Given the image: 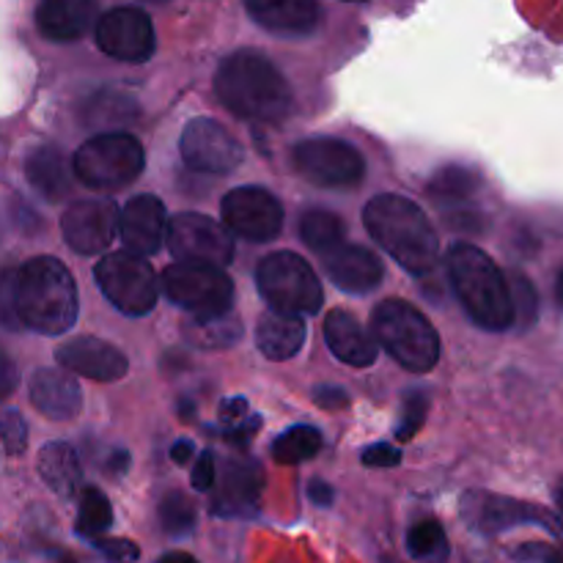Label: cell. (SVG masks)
Here are the masks:
<instances>
[{
    "mask_svg": "<svg viewBox=\"0 0 563 563\" xmlns=\"http://www.w3.org/2000/svg\"><path fill=\"white\" fill-rule=\"evenodd\" d=\"M313 401L324 410H339V407H346V390L335 388V385H322V388L313 390Z\"/></svg>",
    "mask_w": 563,
    "mask_h": 563,
    "instance_id": "45",
    "label": "cell"
},
{
    "mask_svg": "<svg viewBox=\"0 0 563 563\" xmlns=\"http://www.w3.org/2000/svg\"><path fill=\"white\" fill-rule=\"evenodd\" d=\"M322 451V434L317 427H291L273 443V460L280 465H300Z\"/></svg>",
    "mask_w": 563,
    "mask_h": 563,
    "instance_id": "31",
    "label": "cell"
},
{
    "mask_svg": "<svg viewBox=\"0 0 563 563\" xmlns=\"http://www.w3.org/2000/svg\"><path fill=\"white\" fill-rule=\"evenodd\" d=\"M159 526L170 537H187L196 528V504L185 493H168L159 504Z\"/></svg>",
    "mask_w": 563,
    "mask_h": 563,
    "instance_id": "35",
    "label": "cell"
},
{
    "mask_svg": "<svg viewBox=\"0 0 563 563\" xmlns=\"http://www.w3.org/2000/svg\"><path fill=\"white\" fill-rule=\"evenodd\" d=\"M55 361L66 372H75L93 383H115V379L126 377V368H130L126 357L97 335H80V339L60 344L55 350Z\"/></svg>",
    "mask_w": 563,
    "mask_h": 563,
    "instance_id": "18",
    "label": "cell"
},
{
    "mask_svg": "<svg viewBox=\"0 0 563 563\" xmlns=\"http://www.w3.org/2000/svg\"><path fill=\"white\" fill-rule=\"evenodd\" d=\"M517 559L537 563H563V544H559V548H553V544H526V548L517 550Z\"/></svg>",
    "mask_w": 563,
    "mask_h": 563,
    "instance_id": "43",
    "label": "cell"
},
{
    "mask_svg": "<svg viewBox=\"0 0 563 563\" xmlns=\"http://www.w3.org/2000/svg\"><path fill=\"white\" fill-rule=\"evenodd\" d=\"M25 176L38 196L49 203L64 201L71 192V168L64 154L53 146L33 148L25 159Z\"/></svg>",
    "mask_w": 563,
    "mask_h": 563,
    "instance_id": "26",
    "label": "cell"
},
{
    "mask_svg": "<svg viewBox=\"0 0 563 563\" xmlns=\"http://www.w3.org/2000/svg\"><path fill=\"white\" fill-rule=\"evenodd\" d=\"M324 341H328L330 352H333L339 361H344L346 366L368 368L377 361L379 344L363 330V324L357 322L350 311H344V308H333V311L324 317Z\"/></svg>",
    "mask_w": 563,
    "mask_h": 563,
    "instance_id": "23",
    "label": "cell"
},
{
    "mask_svg": "<svg viewBox=\"0 0 563 563\" xmlns=\"http://www.w3.org/2000/svg\"><path fill=\"white\" fill-rule=\"evenodd\" d=\"M262 427V418H247V423L245 427H236V423H231V429H229V434H225V440H229V443H234V445H245L247 440L253 438V432H256V429Z\"/></svg>",
    "mask_w": 563,
    "mask_h": 563,
    "instance_id": "46",
    "label": "cell"
},
{
    "mask_svg": "<svg viewBox=\"0 0 563 563\" xmlns=\"http://www.w3.org/2000/svg\"><path fill=\"white\" fill-rule=\"evenodd\" d=\"M38 476L44 478L49 489H53L58 498L71 500L80 493L82 484V471L80 460H77V451L69 443H47L38 451Z\"/></svg>",
    "mask_w": 563,
    "mask_h": 563,
    "instance_id": "27",
    "label": "cell"
},
{
    "mask_svg": "<svg viewBox=\"0 0 563 563\" xmlns=\"http://www.w3.org/2000/svg\"><path fill=\"white\" fill-rule=\"evenodd\" d=\"M185 335L201 350H225L242 339V322L231 317V311L220 313V317H192V322L185 328Z\"/></svg>",
    "mask_w": 563,
    "mask_h": 563,
    "instance_id": "28",
    "label": "cell"
},
{
    "mask_svg": "<svg viewBox=\"0 0 563 563\" xmlns=\"http://www.w3.org/2000/svg\"><path fill=\"white\" fill-rule=\"evenodd\" d=\"M245 9L264 31L289 38L311 36L322 20L317 0H245Z\"/></svg>",
    "mask_w": 563,
    "mask_h": 563,
    "instance_id": "21",
    "label": "cell"
},
{
    "mask_svg": "<svg viewBox=\"0 0 563 563\" xmlns=\"http://www.w3.org/2000/svg\"><path fill=\"white\" fill-rule=\"evenodd\" d=\"M168 214L165 203L157 196H135L126 201L119 214V231L126 251L137 256H154L163 247Z\"/></svg>",
    "mask_w": 563,
    "mask_h": 563,
    "instance_id": "19",
    "label": "cell"
},
{
    "mask_svg": "<svg viewBox=\"0 0 563 563\" xmlns=\"http://www.w3.org/2000/svg\"><path fill=\"white\" fill-rule=\"evenodd\" d=\"M181 159L198 174L225 176L245 159L242 143L214 119H192L181 132Z\"/></svg>",
    "mask_w": 563,
    "mask_h": 563,
    "instance_id": "14",
    "label": "cell"
},
{
    "mask_svg": "<svg viewBox=\"0 0 563 563\" xmlns=\"http://www.w3.org/2000/svg\"><path fill=\"white\" fill-rule=\"evenodd\" d=\"M214 91L236 119L275 124L291 110V88L278 66L258 49H236L220 64Z\"/></svg>",
    "mask_w": 563,
    "mask_h": 563,
    "instance_id": "1",
    "label": "cell"
},
{
    "mask_svg": "<svg viewBox=\"0 0 563 563\" xmlns=\"http://www.w3.org/2000/svg\"><path fill=\"white\" fill-rule=\"evenodd\" d=\"M462 515H465L467 526L476 528V531L482 533H500V531H509V528L515 526H539V528H548L550 533H555V537L563 539V526L559 517L539 509V506L520 504V500H511V498H498V495H487V493L465 495Z\"/></svg>",
    "mask_w": 563,
    "mask_h": 563,
    "instance_id": "15",
    "label": "cell"
},
{
    "mask_svg": "<svg viewBox=\"0 0 563 563\" xmlns=\"http://www.w3.org/2000/svg\"><path fill=\"white\" fill-rule=\"evenodd\" d=\"M97 20V0H42L36 27L47 42H77Z\"/></svg>",
    "mask_w": 563,
    "mask_h": 563,
    "instance_id": "24",
    "label": "cell"
},
{
    "mask_svg": "<svg viewBox=\"0 0 563 563\" xmlns=\"http://www.w3.org/2000/svg\"><path fill=\"white\" fill-rule=\"evenodd\" d=\"M264 473L247 456H229L214 476L212 515L218 517H256L262 500Z\"/></svg>",
    "mask_w": 563,
    "mask_h": 563,
    "instance_id": "17",
    "label": "cell"
},
{
    "mask_svg": "<svg viewBox=\"0 0 563 563\" xmlns=\"http://www.w3.org/2000/svg\"><path fill=\"white\" fill-rule=\"evenodd\" d=\"M93 548L108 563H135L141 555L137 544L126 542V539H93Z\"/></svg>",
    "mask_w": 563,
    "mask_h": 563,
    "instance_id": "40",
    "label": "cell"
},
{
    "mask_svg": "<svg viewBox=\"0 0 563 563\" xmlns=\"http://www.w3.org/2000/svg\"><path fill=\"white\" fill-rule=\"evenodd\" d=\"M401 462L399 449L390 443H374L363 451V465L368 467H396Z\"/></svg>",
    "mask_w": 563,
    "mask_h": 563,
    "instance_id": "42",
    "label": "cell"
},
{
    "mask_svg": "<svg viewBox=\"0 0 563 563\" xmlns=\"http://www.w3.org/2000/svg\"><path fill=\"white\" fill-rule=\"evenodd\" d=\"M31 401L49 421H71L82 410V390L66 368H38L31 377Z\"/></svg>",
    "mask_w": 563,
    "mask_h": 563,
    "instance_id": "22",
    "label": "cell"
},
{
    "mask_svg": "<svg viewBox=\"0 0 563 563\" xmlns=\"http://www.w3.org/2000/svg\"><path fill=\"white\" fill-rule=\"evenodd\" d=\"M16 383H20V372H16L14 361L0 350V401L14 394Z\"/></svg>",
    "mask_w": 563,
    "mask_h": 563,
    "instance_id": "44",
    "label": "cell"
},
{
    "mask_svg": "<svg viewBox=\"0 0 563 563\" xmlns=\"http://www.w3.org/2000/svg\"><path fill=\"white\" fill-rule=\"evenodd\" d=\"M220 212L225 229L245 242H273L284 229V207L264 187L245 185L225 192Z\"/></svg>",
    "mask_w": 563,
    "mask_h": 563,
    "instance_id": "11",
    "label": "cell"
},
{
    "mask_svg": "<svg viewBox=\"0 0 563 563\" xmlns=\"http://www.w3.org/2000/svg\"><path fill=\"white\" fill-rule=\"evenodd\" d=\"M137 119V108L130 97L115 91H102L88 102L86 121L91 126H102L108 132H119V126L132 124Z\"/></svg>",
    "mask_w": 563,
    "mask_h": 563,
    "instance_id": "30",
    "label": "cell"
},
{
    "mask_svg": "<svg viewBox=\"0 0 563 563\" xmlns=\"http://www.w3.org/2000/svg\"><path fill=\"white\" fill-rule=\"evenodd\" d=\"M363 223L379 247L407 273L427 275L438 267L440 242L427 212L405 196L372 198L363 209Z\"/></svg>",
    "mask_w": 563,
    "mask_h": 563,
    "instance_id": "2",
    "label": "cell"
},
{
    "mask_svg": "<svg viewBox=\"0 0 563 563\" xmlns=\"http://www.w3.org/2000/svg\"><path fill=\"white\" fill-rule=\"evenodd\" d=\"M308 339L300 313H284L269 308L256 328V344L267 361H289L302 350Z\"/></svg>",
    "mask_w": 563,
    "mask_h": 563,
    "instance_id": "25",
    "label": "cell"
},
{
    "mask_svg": "<svg viewBox=\"0 0 563 563\" xmlns=\"http://www.w3.org/2000/svg\"><path fill=\"white\" fill-rule=\"evenodd\" d=\"M374 341L401 368L427 374L440 361V335L434 324L405 300H385L374 308Z\"/></svg>",
    "mask_w": 563,
    "mask_h": 563,
    "instance_id": "5",
    "label": "cell"
},
{
    "mask_svg": "<svg viewBox=\"0 0 563 563\" xmlns=\"http://www.w3.org/2000/svg\"><path fill=\"white\" fill-rule=\"evenodd\" d=\"M256 286L273 311L317 313L324 302L322 284L311 264L291 251L264 256L256 267Z\"/></svg>",
    "mask_w": 563,
    "mask_h": 563,
    "instance_id": "7",
    "label": "cell"
},
{
    "mask_svg": "<svg viewBox=\"0 0 563 563\" xmlns=\"http://www.w3.org/2000/svg\"><path fill=\"white\" fill-rule=\"evenodd\" d=\"M449 278L467 317L489 333H504L515 324V302L506 275L476 245L460 242L449 251Z\"/></svg>",
    "mask_w": 563,
    "mask_h": 563,
    "instance_id": "4",
    "label": "cell"
},
{
    "mask_svg": "<svg viewBox=\"0 0 563 563\" xmlns=\"http://www.w3.org/2000/svg\"><path fill=\"white\" fill-rule=\"evenodd\" d=\"M478 185H482V179H478L471 168L445 165V168H440L438 174L432 176V181H429V196H432L434 201L460 203L467 201L471 196H476Z\"/></svg>",
    "mask_w": 563,
    "mask_h": 563,
    "instance_id": "32",
    "label": "cell"
},
{
    "mask_svg": "<svg viewBox=\"0 0 563 563\" xmlns=\"http://www.w3.org/2000/svg\"><path fill=\"white\" fill-rule=\"evenodd\" d=\"M165 240H168V251L179 262L225 267L234 256V240L229 236V231L207 214H176L165 229Z\"/></svg>",
    "mask_w": 563,
    "mask_h": 563,
    "instance_id": "12",
    "label": "cell"
},
{
    "mask_svg": "<svg viewBox=\"0 0 563 563\" xmlns=\"http://www.w3.org/2000/svg\"><path fill=\"white\" fill-rule=\"evenodd\" d=\"M192 454H196V449H192L190 440H176V443L170 445V456H174L176 465H187Z\"/></svg>",
    "mask_w": 563,
    "mask_h": 563,
    "instance_id": "49",
    "label": "cell"
},
{
    "mask_svg": "<svg viewBox=\"0 0 563 563\" xmlns=\"http://www.w3.org/2000/svg\"><path fill=\"white\" fill-rule=\"evenodd\" d=\"M245 412H247L245 399H229L223 401V407H220V418H223L225 423H240L242 418H245Z\"/></svg>",
    "mask_w": 563,
    "mask_h": 563,
    "instance_id": "47",
    "label": "cell"
},
{
    "mask_svg": "<svg viewBox=\"0 0 563 563\" xmlns=\"http://www.w3.org/2000/svg\"><path fill=\"white\" fill-rule=\"evenodd\" d=\"M97 44L110 58L146 64L157 49V36L146 11L135 5H115L97 20Z\"/></svg>",
    "mask_w": 563,
    "mask_h": 563,
    "instance_id": "13",
    "label": "cell"
},
{
    "mask_svg": "<svg viewBox=\"0 0 563 563\" xmlns=\"http://www.w3.org/2000/svg\"><path fill=\"white\" fill-rule=\"evenodd\" d=\"M119 214L110 198H86L75 201L60 218V231H64L66 245L80 256H97L113 245L119 234Z\"/></svg>",
    "mask_w": 563,
    "mask_h": 563,
    "instance_id": "16",
    "label": "cell"
},
{
    "mask_svg": "<svg viewBox=\"0 0 563 563\" xmlns=\"http://www.w3.org/2000/svg\"><path fill=\"white\" fill-rule=\"evenodd\" d=\"M429 412V399L421 390H410L405 399V407H401V421L396 427V438L399 440H412L418 432H421L423 421H427Z\"/></svg>",
    "mask_w": 563,
    "mask_h": 563,
    "instance_id": "36",
    "label": "cell"
},
{
    "mask_svg": "<svg viewBox=\"0 0 563 563\" xmlns=\"http://www.w3.org/2000/svg\"><path fill=\"white\" fill-rule=\"evenodd\" d=\"M14 286H16V267H9L0 273V324L5 330H22L20 317H16V295H14Z\"/></svg>",
    "mask_w": 563,
    "mask_h": 563,
    "instance_id": "39",
    "label": "cell"
},
{
    "mask_svg": "<svg viewBox=\"0 0 563 563\" xmlns=\"http://www.w3.org/2000/svg\"><path fill=\"white\" fill-rule=\"evenodd\" d=\"M16 317L22 328L42 335H60L77 322V286L66 264L36 256L16 267Z\"/></svg>",
    "mask_w": 563,
    "mask_h": 563,
    "instance_id": "3",
    "label": "cell"
},
{
    "mask_svg": "<svg viewBox=\"0 0 563 563\" xmlns=\"http://www.w3.org/2000/svg\"><path fill=\"white\" fill-rule=\"evenodd\" d=\"M163 291L174 306L198 319L229 313L234 302V286L229 275L212 264H170L163 273Z\"/></svg>",
    "mask_w": 563,
    "mask_h": 563,
    "instance_id": "9",
    "label": "cell"
},
{
    "mask_svg": "<svg viewBox=\"0 0 563 563\" xmlns=\"http://www.w3.org/2000/svg\"><path fill=\"white\" fill-rule=\"evenodd\" d=\"M157 563H198V561L192 559L190 553H179V550H174V553H165Z\"/></svg>",
    "mask_w": 563,
    "mask_h": 563,
    "instance_id": "51",
    "label": "cell"
},
{
    "mask_svg": "<svg viewBox=\"0 0 563 563\" xmlns=\"http://www.w3.org/2000/svg\"><path fill=\"white\" fill-rule=\"evenodd\" d=\"M148 3H165V0H148Z\"/></svg>",
    "mask_w": 563,
    "mask_h": 563,
    "instance_id": "55",
    "label": "cell"
},
{
    "mask_svg": "<svg viewBox=\"0 0 563 563\" xmlns=\"http://www.w3.org/2000/svg\"><path fill=\"white\" fill-rule=\"evenodd\" d=\"M555 504H559V509L563 511V482L555 487Z\"/></svg>",
    "mask_w": 563,
    "mask_h": 563,
    "instance_id": "53",
    "label": "cell"
},
{
    "mask_svg": "<svg viewBox=\"0 0 563 563\" xmlns=\"http://www.w3.org/2000/svg\"><path fill=\"white\" fill-rule=\"evenodd\" d=\"M295 168L317 187H355L366 176V159L339 137H308L295 146Z\"/></svg>",
    "mask_w": 563,
    "mask_h": 563,
    "instance_id": "10",
    "label": "cell"
},
{
    "mask_svg": "<svg viewBox=\"0 0 563 563\" xmlns=\"http://www.w3.org/2000/svg\"><path fill=\"white\" fill-rule=\"evenodd\" d=\"M308 498H311L317 506H330L333 504V487L317 478V482L308 484Z\"/></svg>",
    "mask_w": 563,
    "mask_h": 563,
    "instance_id": "48",
    "label": "cell"
},
{
    "mask_svg": "<svg viewBox=\"0 0 563 563\" xmlns=\"http://www.w3.org/2000/svg\"><path fill=\"white\" fill-rule=\"evenodd\" d=\"M93 275L102 295L126 317H146L157 306L159 280L152 264L137 253H110L99 258Z\"/></svg>",
    "mask_w": 563,
    "mask_h": 563,
    "instance_id": "8",
    "label": "cell"
},
{
    "mask_svg": "<svg viewBox=\"0 0 563 563\" xmlns=\"http://www.w3.org/2000/svg\"><path fill=\"white\" fill-rule=\"evenodd\" d=\"M60 563H75V561H60Z\"/></svg>",
    "mask_w": 563,
    "mask_h": 563,
    "instance_id": "56",
    "label": "cell"
},
{
    "mask_svg": "<svg viewBox=\"0 0 563 563\" xmlns=\"http://www.w3.org/2000/svg\"><path fill=\"white\" fill-rule=\"evenodd\" d=\"M407 553L418 561L427 559H443L449 553V542H445V531L438 520H421L410 528L407 533Z\"/></svg>",
    "mask_w": 563,
    "mask_h": 563,
    "instance_id": "34",
    "label": "cell"
},
{
    "mask_svg": "<svg viewBox=\"0 0 563 563\" xmlns=\"http://www.w3.org/2000/svg\"><path fill=\"white\" fill-rule=\"evenodd\" d=\"M214 476H218V465H214L212 451H201V456L192 465V489L198 493H209L214 487Z\"/></svg>",
    "mask_w": 563,
    "mask_h": 563,
    "instance_id": "41",
    "label": "cell"
},
{
    "mask_svg": "<svg viewBox=\"0 0 563 563\" xmlns=\"http://www.w3.org/2000/svg\"><path fill=\"white\" fill-rule=\"evenodd\" d=\"M555 300H559L563 308V269L559 273V280H555Z\"/></svg>",
    "mask_w": 563,
    "mask_h": 563,
    "instance_id": "52",
    "label": "cell"
},
{
    "mask_svg": "<svg viewBox=\"0 0 563 563\" xmlns=\"http://www.w3.org/2000/svg\"><path fill=\"white\" fill-rule=\"evenodd\" d=\"M300 240L306 242L308 251L324 256L344 242V223L339 214L328 212V209H308L300 218Z\"/></svg>",
    "mask_w": 563,
    "mask_h": 563,
    "instance_id": "29",
    "label": "cell"
},
{
    "mask_svg": "<svg viewBox=\"0 0 563 563\" xmlns=\"http://www.w3.org/2000/svg\"><path fill=\"white\" fill-rule=\"evenodd\" d=\"M322 264L328 278L341 291H350V295H368V291H374L383 284L385 267L368 247L344 245L341 242L339 247L324 253Z\"/></svg>",
    "mask_w": 563,
    "mask_h": 563,
    "instance_id": "20",
    "label": "cell"
},
{
    "mask_svg": "<svg viewBox=\"0 0 563 563\" xmlns=\"http://www.w3.org/2000/svg\"><path fill=\"white\" fill-rule=\"evenodd\" d=\"M126 467H130V454H124V451H115L113 460H110V471L124 473Z\"/></svg>",
    "mask_w": 563,
    "mask_h": 563,
    "instance_id": "50",
    "label": "cell"
},
{
    "mask_svg": "<svg viewBox=\"0 0 563 563\" xmlns=\"http://www.w3.org/2000/svg\"><path fill=\"white\" fill-rule=\"evenodd\" d=\"M146 154L130 132H99L71 159V174L91 190H121L143 174Z\"/></svg>",
    "mask_w": 563,
    "mask_h": 563,
    "instance_id": "6",
    "label": "cell"
},
{
    "mask_svg": "<svg viewBox=\"0 0 563 563\" xmlns=\"http://www.w3.org/2000/svg\"><path fill=\"white\" fill-rule=\"evenodd\" d=\"M511 289V302H515V322L520 319L522 328L537 322V311H539V302H537V291L533 286L528 284V278L522 275H515L509 284Z\"/></svg>",
    "mask_w": 563,
    "mask_h": 563,
    "instance_id": "38",
    "label": "cell"
},
{
    "mask_svg": "<svg viewBox=\"0 0 563 563\" xmlns=\"http://www.w3.org/2000/svg\"><path fill=\"white\" fill-rule=\"evenodd\" d=\"M0 443L5 454L20 456L27 449V423L16 410L0 412Z\"/></svg>",
    "mask_w": 563,
    "mask_h": 563,
    "instance_id": "37",
    "label": "cell"
},
{
    "mask_svg": "<svg viewBox=\"0 0 563 563\" xmlns=\"http://www.w3.org/2000/svg\"><path fill=\"white\" fill-rule=\"evenodd\" d=\"M110 526H113V509H110V500L104 498L97 487L82 489L80 515H77V526H75L77 537L99 539Z\"/></svg>",
    "mask_w": 563,
    "mask_h": 563,
    "instance_id": "33",
    "label": "cell"
},
{
    "mask_svg": "<svg viewBox=\"0 0 563 563\" xmlns=\"http://www.w3.org/2000/svg\"><path fill=\"white\" fill-rule=\"evenodd\" d=\"M344 3H368V0H344Z\"/></svg>",
    "mask_w": 563,
    "mask_h": 563,
    "instance_id": "54",
    "label": "cell"
}]
</instances>
